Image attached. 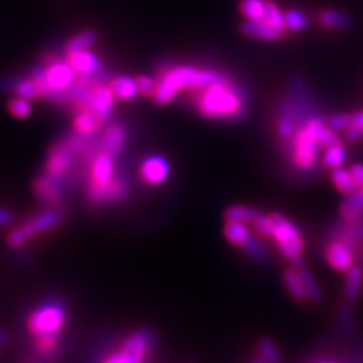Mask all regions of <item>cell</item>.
<instances>
[{
    "label": "cell",
    "instance_id": "1",
    "mask_svg": "<svg viewBox=\"0 0 363 363\" xmlns=\"http://www.w3.org/2000/svg\"><path fill=\"white\" fill-rule=\"evenodd\" d=\"M196 106L201 116L218 120H238L245 113L244 89L229 77L200 89Z\"/></svg>",
    "mask_w": 363,
    "mask_h": 363
},
{
    "label": "cell",
    "instance_id": "2",
    "mask_svg": "<svg viewBox=\"0 0 363 363\" xmlns=\"http://www.w3.org/2000/svg\"><path fill=\"white\" fill-rule=\"evenodd\" d=\"M224 74L209 70V68H197L192 65H180L168 68L161 74L153 93L156 105H165L174 100L182 89H203L212 84L221 82Z\"/></svg>",
    "mask_w": 363,
    "mask_h": 363
},
{
    "label": "cell",
    "instance_id": "3",
    "mask_svg": "<svg viewBox=\"0 0 363 363\" xmlns=\"http://www.w3.org/2000/svg\"><path fill=\"white\" fill-rule=\"evenodd\" d=\"M271 230L269 236L277 244L280 253L285 256L295 267H303V252H304V238L298 227L291 223L280 213H271Z\"/></svg>",
    "mask_w": 363,
    "mask_h": 363
},
{
    "label": "cell",
    "instance_id": "4",
    "mask_svg": "<svg viewBox=\"0 0 363 363\" xmlns=\"http://www.w3.org/2000/svg\"><path fill=\"white\" fill-rule=\"evenodd\" d=\"M67 321L65 306L61 301H45L40 303L33 309L26 320V330L33 339L45 336H58Z\"/></svg>",
    "mask_w": 363,
    "mask_h": 363
},
{
    "label": "cell",
    "instance_id": "5",
    "mask_svg": "<svg viewBox=\"0 0 363 363\" xmlns=\"http://www.w3.org/2000/svg\"><path fill=\"white\" fill-rule=\"evenodd\" d=\"M88 168L86 194L89 201L96 204L111 201V185L116 179L113 157L99 150L88 162Z\"/></svg>",
    "mask_w": 363,
    "mask_h": 363
},
{
    "label": "cell",
    "instance_id": "6",
    "mask_svg": "<svg viewBox=\"0 0 363 363\" xmlns=\"http://www.w3.org/2000/svg\"><path fill=\"white\" fill-rule=\"evenodd\" d=\"M61 220L62 215L56 209H48L33 215L32 218L23 221L16 229L8 233V245L11 248H23L35 240V238L56 229L61 224Z\"/></svg>",
    "mask_w": 363,
    "mask_h": 363
},
{
    "label": "cell",
    "instance_id": "7",
    "mask_svg": "<svg viewBox=\"0 0 363 363\" xmlns=\"http://www.w3.org/2000/svg\"><path fill=\"white\" fill-rule=\"evenodd\" d=\"M152 333L141 330L130 335L123 345L108 354L101 363H144L152 345Z\"/></svg>",
    "mask_w": 363,
    "mask_h": 363
},
{
    "label": "cell",
    "instance_id": "8",
    "mask_svg": "<svg viewBox=\"0 0 363 363\" xmlns=\"http://www.w3.org/2000/svg\"><path fill=\"white\" fill-rule=\"evenodd\" d=\"M77 157H82V156L77 155L72 149V147L68 145V143L62 138L58 144H55L50 149L48 161H45L44 174L60 180L62 184L64 179H67L68 174L73 173Z\"/></svg>",
    "mask_w": 363,
    "mask_h": 363
},
{
    "label": "cell",
    "instance_id": "9",
    "mask_svg": "<svg viewBox=\"0 0 363 363\" xmlns=\"http://www.w3.org/2000/svg\"><path fill=\"white\" fill-rule=\"evenodd\" d=\"M44 61L45 68V81H48L49 88L53 91V100L61 104V96L64 91L70 88L76 81V72L67 61H61L60 58H52Z\"/></svg>",
    "mask_w": 363,
    "mask_h": 363
},
{
    "label": "cell",
    "instance_id": "10",
    "mask_svg": "<svg viewBox=\"0 0 363 363\" xmlns=\"http://www.w3.org/2000/svg\"><path fill=\"white\" fill-rule=\"evenodd\" d=\"M318 143L311 129L306 126L292 136V162L300 169H311L316 162Z\"/></svg>",
    "mask_w": 363,
    "mask_h": 363
},
{
    "label": "cell",
    "instance_id": "11",
    "mask_svg": "<svg viewBox=\"0 0 363 363\" xmlns=\"http://www.w3.org/2000/svg\"><path fill=\"white\" fill-rule=\"evenodd\" d=\"M33 189H35V196L40 201L53 208H58L61 204L64 189L60 180H56L48 174H41L35 180V184H33Z\"/></svg>",
    "mask_w": 363,
    "mask_h": 363
},
{
    "label": "cell",
    "instance_id": "12",
    "mask_svg": "<svg viewBox=\"0 0 363 363\" xmlns=\"http://www.w3.org/2000/svg\"><path fill=\"white\" fill-rule=\"evenodd\" d=\"M126 141H128L126 128L120 123H112L99 141V150L112 157H117L123 152L124 145H126Z\"/></svg>",
    "mask_w": 363,
    "mask_h": 363
},
{
    "label": "cell",
    "instance_id": "13",
    "mask_svg": "<svg viewBox=\"0 0 363 363\" xmlns=\"http://www.w3.org/2000/svg\"><path fill=\"white\" fill-rule=\"evenodd\" d=\"M141 179L149 185H159L169 176V164L162 156L147 157L140 168Z\"/></svg>",
    "mask_w": 363,
    "mask_h": 363
},
{
    "label": "cell",
    "instance_id": "14",
    "mask_svg": "<svg viewBox=\"0 0 363 363\" xmlns=\"http://www.w3.org/2000/svg\"><path fill=\"white\" fill-rule=\"evenodd\" d=\"M65 61L72 65V68L79 76H93L101 72L99 56L89 50L68 53Z\"/></svg>",
    "mask_w": 363,
    "mask_h": 363
},
{
    "label": "cell",
    "instance_id": "15",
    "mask_svg": "<svg viewBox=\"0 0 363 363\" xmlns=\"http://www.w3.org/2000/svg\"><path fill=\"white\" fill-rule=\"evenodd\" d=\"M327 262L337 271H347L353 264V250L344 241H335L327 248Z\"/></svg>",
    "mask_w": 363,
    "mask_h": 363
},
{
    "label": "cell",
    "instance_id": "16",
    "mask_svg": "<svg viewBox=\"0 0 363 363\" xmlns=\"http://www.w3.org/2000/svg\"><path fill=\"white\" fill-rule=\"evenodd\" d=\"M242 32L248 37H256L267 41H274L285 35V29L272 26L265 20H247L242 25Z\"/></svg>",
    "mask_w": 363,
    "mask_h": 363
},
{
    "label": "cell",
    "instance_id": "17",
    "mask_svg": "<svg viewBox=\"0 0 363 363\" xmlns=\"http://www.w3.org/2000/svg\"><path fill=\"white\" fill-rule=\"evenodd\" d=\"M113 99H116V96H113L111 86L109 85H100L96 89L93 101H91V109L89 111L96 112L97 116L106 123L111 117L112 109H113Z\"/></svg>",
    "mask_w": 363,
    "mask_h": 363
},
{
    "label": "cell",
    "instance_id": "18",
    "mask_svg": "<svg viewBox=\"0 0 363 363\" xmlns=\"http://www.w3.org/2000/svg\"><path fill=\"white\" fill-rule=\"evenodd\" d=\"M105 121L101 120L93 111H77V116L73 123V129L82 135H96L97 130L104 126Z\"/></svg>",
    "mask_w": 363,
    "mask_h": 363
},
{
    "label": "cell",
    "instance_id": "19",
    "mask_svg": "<svg viewBox=\"0 0 363 363\" xmlns=\"http://www.w3.org/2000/svg\"><path fill=\"white\" fill-rule=\"evenodd\" d=\"M224 236L230 244L244 247V248L253 240L252 233H250V229L245 225V223H238V221H227V224L224 225Z\"/></svg>",
    "mask_w": 363,
    "mask_h": 363
},
{
    "label": "cell",
    "instance_id": "20",
    "mask_svg": "<svg viewBox=\"0 0 363 363\" xmlns=\"http://www.w3.org/2000/svg\"><path fill=\"white\" fill-rule=\"evenodd\" d=\"M113 96L121 100H129L140 94L138 84H136V79H132L129 76H120L116 77L109 84Z\"/></svg>",
    "mask_w": 363,
    "mask_h": 363
},
{
    "label": "cell",
    "instance_id": "21",
    "mask_svg": "<svg viewBox=\"0 0 363 363\" xmlns=\"http://www.w3.org/2000/svg\"><path fill=\"white\" fill-rule=\"evenodd\" d=\"M283 279H285L286 286L295 300L303 301L308 298V292H306V286H304L300 271H297L295 268H288L285 272H283Z\"/></svg>",
    "mask_w": 363,
    "mask_h": 363
},
{
    "label": "cell",
    "instance_id": "22",
    "mask_svg": "<svg viewBox=\"0 0 363 363\" xmlns=\"http://www.w3.org/2000/svg\"><path fill=\"white\" fill-rule=\"evenodd\" d=\"M96 41H97V32L96 30H91V29L82 30L81 33H77V35H74L73 38L67 41L65 55L88 50L89 48H93Z\"/></svg>",
    "mask_w": 363,
    "mask_h": 363
},
{
    "label": "cell",
    "instance_id": "23",
    "mask_svg": "<svg viewBox=\"0 0 363 363\" xmlns=\"http://www.w3.org/2000/svg\"><path fill=\"white\" fill-rule=\"evenodd\" d=\"M318 21L320 25H323L327 29H345L350 25V17L340 11H333V9H327L321 11L320 16H318Z\"/></svg>",
    "mask_w": 363,
    "mask_h": 363
},
{
    "label": "cell",
    "instance_id": "24",
    "mask_svg": "<svg viewBox=\"0 0 363 363\" xmlns=\"http://www.w3.org/2000/svg\"><path fill=\"white\" fill-rule=\"evenodd\" d=\"M363 212V186H359L353 194L342 203V208H340V215L344 218H357L359 215Z\"/></svg>",
    "mask_w": 363,
    "mask_h": 363
},
{
    "label": "cell",
    "instance_id": "25",
    "mask_svg": "<svg viewBox=\"0 0 363 363\" xmlns=\"http://www.w3.org/2000/svg\"><path fill=\"white\" fill-rule=\"evenodd\" d=\"M332 180L335 186L339 189V192H342V194H353V192L359 188L356 180L353 177V173L350 172V169L345 168H335V172L332 174Z\"/></svg>",
    "mask_w": 363,
    "mask_h": 363
},
{
    "label": "cell",
    "instance_id": "26",
    "mask_svg": "<svg viewBox=\"0 0 363 363\" xmlns=\"http://www.w3.org/2000/svg\"><path fill=\"white\" fill-rule=\"evenodd\" d=\"M363 283V271L359 267H351L347 274L345 281V298L347 300H354L359 297L360 289Z\"/></svg>",
    "mask_w": 363,
    "mask_h": 363
},
{
    "label": "cell",
    "instance_id": "27",
    "mask_svg": "<svg viewBox=\"0 0 363 363\" xmlns=\"http://www.w3.org/2000/svg\"><path fill=\"white\" fill-rule=\"evenodd\" d=\"M260 212L250 206H232L225 211V221H238V223H252L259 217Z\"/></svg>",
    "mask_w": 363,
    "mask_h": 363
},
{
    "label": "cell",
    "instance_id": "28",
    "mask_svg": "<svg viewBox=\"0 0 363 363\" xmlns=\"http://www.w3.org/2000/svg\"><path fill=\"white\" fill-rule=\"evenodd\" d=\"M267 9V0H242L241 11L247 20H264Z\"/></svg>",
    "mask_w": 363,
    "mask_h": 363
},
{
    "label": "cell",
    "instance_id": "29",
    "mask_svg": "<svg viewBox=\"0 0 363 363\" xmlns=\"http://www.w3.org/2000/svg\"><path fill=\"white\" fill-rule=\"evenodd\" d=\"M14 91L16 97H23V99H38L41 97V93L40 89L35 84V81H33L32 77L29 79H20V81L14 82V85L11 86Z\"/></svg>",
    "mask_w": 363,
    "mask_h": 363
},
{
    "label": "cell",
    "instance_id": "30",
    "mask_svg": "<svg viewBox=\"0 0 363 363\" xmlns=\"http://www.w3.org/2000/svg\"><path fill=\"white\" fill-rule=\"evenodd\" d=\"M345 157H347V152H345V147L342 145V143L335 144L332 147H328V149L325 150L324 164L328 168L335 169L345 162Z\"/></svg>",
    "mask_w": 363,
    "mask_h": 363
},
{
    "label": "cell",
    "instance_id": "31",
    "mask_svg": "<svg viewBox=\"0 0 363 363\" xmlns=\"http://www.w3.org/2000/svg\"><path fill=\"white\" fill-rule=\"evenodd\" d=\"M265 21H268L269 25L276 26V28H280V29H285L286 30V26H285V14H281L280 8L271 2V0H267V9H265V17H264Z\"/></svg>",
    "mask_w": 363,
    "mask_h": 363
},
{
    "label": "cell",
    "instance_id": "32",
    "mask_svg": "<svg viewBox=\"0 0 363 363\" xmlns=\"http://www.w3.org/2000/svg\"><path fill=\"white\" fill-rule=\"evenodd\" d=\"M285 26L286 29H291V30H303L308 28V17H306L301 11H288V13L285 14Z\"/></svg>",
    "mask_w": 363,
    "mask_h": 363
},
{
    "label": "cell",
    "instance_id": "33",
    "mask_svg": "<svg viewBox=\"0 0 363 363\" xmlns=\"http://www.w3.org/2000/svg\"><path fill=\"white\" fill-rule=\"evenodd\" d=\"M300 272H301V277H303V281H304L306 292H308V297L313 301H320L323 298V292H321L320 286H318V283L315 281L313 276L311 274L308 269H303Z\"/></svg>",
    "mask_w": 363,
    "mask_h": 363
},
{
    "label": "cell",
    "instance_id": "34",
    "mask_svg": "<svg viewBox=\"0 0 363 363\" xmlns=\"http://www.w3.org/2000/svg\"><path fill=\"white\" fill-rule=\"evenodd\" d=\"M259 353H260V357H262L267 363H279L280 362L279 350L274 345V342H271L269 339H264L262 342L259 344Z\"/></svg>",
    "mask_w": 363,
    "mask_h": 363
},
{
    "label": "cell",
    "instance_id": "35",
    "mask_svg": "<svg viewBox=\"0 0 363 363\" xmlns=\"http://www.w3.org/2000/svg\"><path fill=\"white\" fill-rule=\"evenodd\" d=\"M8 108H9L11 113L16 116L17 118H25L32 112V106L29 104V100L23 99V97H14L9 101Z\"/></svg>",
    "mask_w": 363,
    "mask_h": 363
},
{
    "label": "cell",
    "instance_id": "36",
    "mask_svg": "<svg viewBox=\"0 0 363 363\" xmlns=\"http://www.w3.org/2000/svg\"><path fill=\"white\" fill-rule=\"evenodd\" d=\"M353 123V116H347V113H340V116H333L327 120L328 128L333 130H344L348 129Z\"/></svg>",
    "mask_w": 363,
    "mask_h": 363
},
{
    "label": "cell",
    "instance_id": "37",
    "mask_svg": "<svg viewBox=\"0 0 363 363\" xmlns=\"http://www.w3.org/2000/svg\"><path fill=\"white\" fill-rule=\"evenodd\" d=\"M136 84H138V89H140V94L143 96H153L155 89H156V82L153 79L147 77V76H138L136 77Z\"/></svg>",
    "mask_w": 363,
    "mask_h": 363
},
{
    "label": "cell",
    "instance_id": "38",
    "mask_svg": "<svg viewBox=\"0 0 363 363\" xmlns=\"http://www.w3.org/2000/svg\"><path fill=\"white\" fill-rule=\"evenodd\" d=\"M347 138L350 141H359L363 138V130L356 128L354 124H351V126L347 129Z\"/></svg>",
    "mask_w": 363,
    "mask_h": 363
},
{
    "label": "cell",
    "instance_id": "39",
    "mask_svg": "<svg viewBox=\"0 0 363 363\" xmlns=\"http://www.w3.org/2000/svg\"><path fill=\"white\" fill-rule=\"evenodd\" d=\"M351 173H353L357 186H363V164H356L351 168Z\"/></svg>",
    "mask_w": 363,
    "mask_h": 363
},
{
    "label": "cell",
    "instance_id": "40",
    "mask_svg": "<svg viewBox=\"0 0 363 363\" xmlns=\"http://www.w3.org/2000/svg\"><path fill=\"white\" fill-rule=\"evenodd\" d=\"M351 124H354L356 128H359L360 130H363V111L362 112H357L356 116H353V123Z\"/></svg>",
    "mask_w": 363,
    "mask_h": 363
},
{
    "label": "cell",
    "instance_id": "41",
    "mask_svg": "<svg viewBox=\"0 0 363 363\" xmlns=\"http://www.w3.org/2000/svg\"><path fill=\"white\" fill-rule=\"evenodd\" d=\"M11 221V213L6 209H0V225H5Z\"/></svg>",
    "mask_w": 363,
    "mask_h": 363
},
{
    "label": "cell",
    "instance_id": "42",
    "mask_svg": "<svg viewBox=\"0 0 363 363\" xmlns=\"http://www.w3.org/2000/svg\"><path fill=\"white\" fill-rule=\"evenodd\" d=\"M253 363H267V362L262 357H260V359H256Z\"/></svg>",
    "mask_w": 363,
    "mask_h": 363
},
{
    "label": "cell",
    "instance_id": "43",
    "mask_svg": "<svg viewBox=\"0 0 363 363\" xmlns=\"http://www.w3.org/2000/svg\"><path fill=\"white\" fill-rule=\"evenodd\" d=\"M316 363H336V362H332V360H321V362H316Z\"/></svg>",
    "mask_w": 363,
    "mask_h": 363
}]
</instances>
